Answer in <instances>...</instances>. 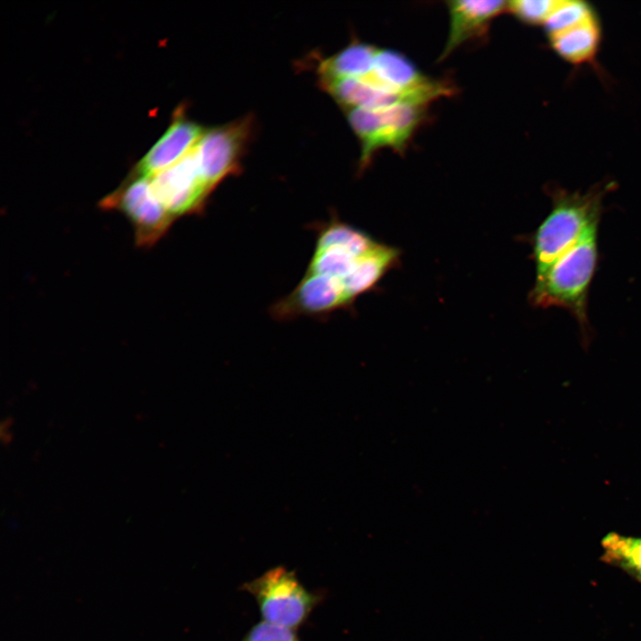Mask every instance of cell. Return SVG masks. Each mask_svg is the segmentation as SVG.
Masks as SVG:
<instances>
[{
    "mask_svg": "<svg viewBox=\"0 0 641 641\" xmlns=\"http://www.w3.org/2000/svg\"><path fill=\"white\" fill-rule=\"evenodd\" d=\"M357 259V256L342 249L315 247L305 272L343 280L353 271Z\"/></svg>",
    "mask_w": 641,
    "mask_h": 641,
    "instance_id": "cell-17",
    "label": "cell"
},
{
    "mask_svg": "<svg viewBox=\"0 0 641 641\" xmlns=\"http://www.w3.org/2000/svg\"><path fill=\"white\" fill-rule=\"evenodd\" d=\"M600 559L641 583V537L611 531L601 540Z\"/></svg>",
    "mask_w": 641,
    "mask_h": 641,
    "instance_id": "cell-16",
    "label": "cell"
},
{
    "mask_svg": "<svg viewBox=\"0 0 641 641\" xmlns=\"http://www.w3.org/2000/svg\"><path fill=\"white\" fill-rule=\"evenodd\" d=\"M377 244L368 234L335 217L317 227L315 247H335L359 257Z\"/></svg>",
    "mask_w": 641,
    "mask_h": 641,
    "instance_id": "cell-15",
    "label": "cell"
},
{
    "mask_svg": "<svg viewBox=\"0 0 641 641\" xmlns=\"http://www.w3.org/2000/svg\"><path fill=\"white\" fill-rule=\"evenodd\" d=\"M426 107L401 104L378 110H347L348 122L361 142V169L369 166L383 148L403 152L425 119Z\"/></svg>",
    "mask_w": 641,
    "mask_h": 641,
    "instance_id": "cell-3",
    "label": "cell"
},
{
    "mask_svg": "<svg viewBox=\"0 0 641 641\" xmlns=\"http://www.w3.org/2000/svg\"><path fill=\"white\" fill-rule=\"evenodd\" d=\"M593 12V9L585 2L561 0L560 4L544 26L547 34L567 28Z\"/></svg>",
    "mask_w": 641,
    "mask_h": 641,
    "instance_id": "cell-19",
    "label": "cell"
},
{
    "mask_svg": "<svg viewBox=\"0 0 641 641\" xmlns=\"http://www.w3.org/2000/svg\"><path fill=\"white\" fill-rule=\"evenodd\" d=\"M397 256L394 248L377 244L358 257L353 271L342 280L349 303L369 290L394 263Z\"/></svg>",
    "mask_w": 641,
    "mask_h": 641,
    "instance_id": "cell-13",
    "label": "cell"
},
{
    "mask_svg": "<svg viewBox=\"0 0 641 641\" xmlns=\"http://www.w3.org/2000/svg\"><path fill=\"white\" fill-rule=\"evenodd\" d=\"M320 84L346 110H378L401 104H429L419 97L386 91L361 78L321 79Z\"/></svg>",
    "mask_w": 641,
    "mask_h": 641,
    "instance_id": "cell-11",
    "label": "cell"
},
{
    "mask_svg": "<svg viewBox=\"0 0 641 641\" xmlns=\"http://www.w3.org/2000/svg\"><path fill=\"white\" fill-rule=\"evenodd\" d=\"M250 123L246 118L207 129L194 147L200 176L211 191L223 179L238 171Z\"/></svg>",
    "mask_w": 641,
    "mask_h": 641,
    "instance_id": "cell-6",
    "label": "cell"
},
{
    "mask_svg": "<svg viewBox=\"0 0 641 641\" xmlns=\"http://www.w3.org/2000/svg\"><path fill=\"white\" fill-rule=\"evenodd\" d=\"M350 304L341 280L305 272L288 295L272 305L270 312L278 320H289L327 315Z\"/></svg>",
    "mask_w": 641,
    "mask_h": 641,
    "instance_id": "cell-8",
    "label": "cell"
},
{
    "mask_svg": "<svg viewBox=\"0 0 641 641\" xmlns=\"http://www.w3.org/2000/svg\"><path fill=\"white\" fill-rule=\"evenodd\" d=\"M560 2L561 0L507 1V12L526 24L545 26Z\"/></svg>",
    "mask_w": 641,
    "mask_h": 641,
    "instance_id": "cell-18",
    "label": "cell"
},
{
    "mask_svg": "<svg viewBox=\"0 0 641 641\" xmlns=\"http://www.w3.org/2000/svg\"><path fill=\"white\" fill-rule=\"evenodd\" d=\"M257 602L263 621L296 629L308 618L320 596L307 590L296 573L276 566L242 585Z\"/></svg>",
    "mask_w": 641,
    "mask_h": 641,
    "instance_id": "cell-4",
    "label": "cell"
},
{
    "mask_svg": "<svg viewBox=\"0 0 641 641\" xmlns=\"http://www.w3.org/2000/svg\"><path fill=\"white\" fill-rule=\"evenodd\" d=\"M446 4L450 18L449 35L440 61L463 44L483 37L491 21L507 12V1L502 0H453Z\"/></svg>",
    "mask_w": 641,
    "mask_h": 641,
    "instance_id": "cell-10",
    "label": "cell"
},
{
    "mask_svg": "<svg viewBox=\"0 0 641 641\" xmlns=\"http://www.w3.org/2000/svg\"><path fill=\"white\" fill-rule=\"evenodd\" d=\"M597 224L588 227L569 250L537 275L530 296L535 306L568 310L585 335L588 293L597 261Z\"/></svg>",
    "mask_w": 641,
    "mask_h": 641,
    "instance_id": "cell-1",
    "label": "cell"
},
{
    "mask_svg": "<svg viewBox=\"0 0 641 641\" xmlns=\"http://www.w3.org/2000/svg\"><path fill=\"white\" fill-rule=\"evenodd\" d=\"M556 53L572 65L590 63L596 58L601 42V28L595 12L580 21L548 34Z\"/></svg>",
    "mask_w": 641,
    "mask_h": 641,
    "instance_id": "cell-12",
    "label": "cell"
},
{
    "mask_svg": "<svg viewBox=\"0 0 641 641\" xmlns=\"http://www.w3.org/2000/svg\"><path fill=\"white\" fill-rule=\"evenodd\" d=\"M240 641H299L294 629L262 621Z\"/></svg>",
    "mask_w": 641,
    "mask_h": 641,
    "instance_id": "cell-20",
    "label": "cell"
},
{
    "mask_svg": "<svg viewBox=\"0 0 641 641\" xmlns=\"http://www.w3.org/2000/svg\"><path fill=\"white\" fill-rule=\"evenodd\" d=\"M613 183L595 185L586 192L553 188L552 209L534 238L537 275L569 250L591 225L598 223L604 194Z\"/></svg>",
    "mask_w": 641,
    "mask_h": 641,
    "instance_id": "cell-2",
    "label": "cell"
},
{
    "mask_svg": "<svg viewBox=\"0 0 641 641\" xmlns=\"http://www.w3.org/2000/svg\"><path fill=\"white\" fill-rule=\"evenodd\" d=\"M99 206L124 215L133 226L136 245L141 247L154 246L175 221L154 194L150 179L135 174L103 198Z\"/></svg>",
    "mask_w": 641,
    "mask_h": 641,
    "instance_id": "cell-5",
    "label": "cell"
},
{
    "mask_svg": "<svg viewBox=\"0 0 641 641\" xmlns=\"http://www.w3.org/2000/svg\"><path fill=\"white\" fill-rule=\"evenodd\" d=\"M377 48L360 41L351 43L320 63V79L362 78L368 76L373 69Z\"/></svg>",
    "mask_w": 641,
    "mask_h": 641,
    "instance_id": "cell-14",
    "label": "cell"
},
{
    "mask_svg": "<svg viewBox=\"0 0 641 641\" xmlns=\"http://www.w3.org/2000/svg\"><path fill=\"white\" fill-rule=\"evenodd\" d=\"M150 179L154 194L175 220L199 213L212 192L200 176L194 148Z\"/></svg>",
    "mask_w": 641,
    "mask_h": 641,
    "instance_id": "cell-7",
    "label": "cell"
},
{
    "mask_svg": "<svg viewBox=\"0 0 641 641\" xmlns=\"http://www.w3.org/2000/svg\"><path fill=\"white\" fill-rule=\"evenodd\" d=\"M205 131L178 108L165 134L138 162L133 174L150 178L171 166L196 146Z\"/></svg>",
    "mask_w": 641,
    "mask_h": 641,
    "instance_id": "cell-9",
    "label": "cell"
}]
</instances>
